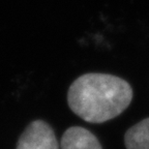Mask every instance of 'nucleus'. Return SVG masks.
<instances>
[{
  "label": "nucleus",
  "instance_id": "nucleus-1",
  "mask_svg": "<svg viewBox=\"0 0 149 149\" xmlns=\"http://www.w3.org/2000/svg\"><path fill=\"white\" fill-rule=\"evenodd\" d=\"M130 83L110 74L89 72L80 76L68 88L70 110L90 123H104L126 110L133 100Z\"/></svg>",
  "mask_w": 149,
  "mask_h": 149
},
{
  "label": "nucleus",
  "instance_id": "nucleus-2",
  "mask_svg": "<svg viewBox=\"0 0 149 149\" xmlns=\"http://www.w3.org/2000/svg\"><path fill=\"white\" fill-rule=\"evenodd\" d=\"M16 149H58V142L49 123L34 120L19 138Z\"/></svg>",
  "mask_w": 149,
  "mask_h": 149
},
{
  "label": "nucleus",
  "instance_id": "nucleus-3",
  "mask_svg": "<svg viewBox=\"0 0 149 149\" xmlns=\"http://www.w3.org/2000/svg\"><path fill=\"white\" fill-rule=\"evenodd\" d=\"M60 146L61 149H102L97 138L81 126H72L65 130Z\"/></svg>",
  "mask_w": 149,
  "mask_h": 149
},
{
  "label": "nucleus",
  "instance_id": "nucleus-4",
  "mask_svg": "<svg viewBox=\"0 0 149 149\" xmlns=\"http://www.w3.org/2000/svg\"><path fill=\"white\" fill-rule=\"evenodd\" d=\"M124 144L127 149H149V117L128 128Z\"/></svg>",
  "mask_w": 149,
  "mask_h": 149
}]
</instances>
